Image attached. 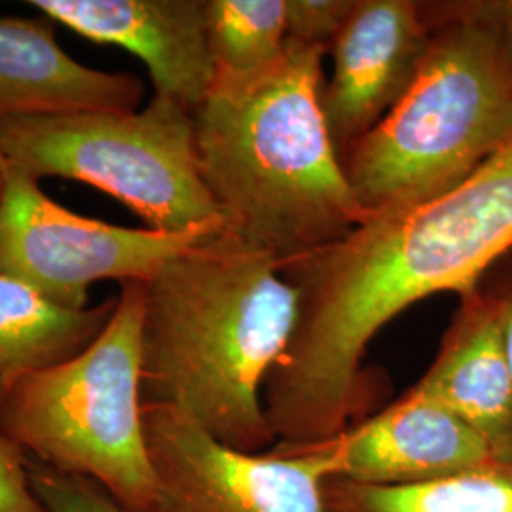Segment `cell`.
Here are the masks:
<instances>
[{"mask_svg": "<svg viewBox=\"0 0 512 512\" xmlns=\"http://www.w3.org/2000/svg\"><path fill=\"white\" fill-rule=\"evenodd\" d=\"M0 152L35 177L86 183L126 205L148 230H224L203 183L194 112L154 95L141 110H80L0 122Z\"/></svg>", "mask_w": 512, "mask_h": 512, "instance_id": "obj_6", "label": "cell"}, {"mask_svg": "<svg viewBox=\"0 0 512 512\" xmlns=\"http://www.w3.org/2000/svg\"><path fill=\"white\" fill-rule=\"evenodd\" d=\"M359 0H287L289 40L330 52Z\"/></svg>", "mask_w": 512, "mask_h": 512, "instance_id": "obj_18", "label": "cell"}, {"mask_svg": "<svg viewBox=\"0 0 512 512\" xmlns=\"http://www.w3.org/2000/svg\"><path fill=\"white\" fill-rule=\"evenodd\" d=\"M116 296L84 310L61 308L0 274V408L25 376L73 359L103 332Z\"/></svg>", "mask_w": 512, "mask_h": 512, "instance_id": "obj_14", "label": "cell"}, {"mask_svg": "<svg viewBox=\"0 0 512 512\" xmlns=\"http://www.w3.org/2000/svg\"><path fill=\"white\" fill-rule=\"evenodd\" d=\"M143 425L158 482L148 512H327L311 459L230 448L169 406L143 404Z\"/></svg>", "mask_w": 512, "mask_h": 512, "instance_id": "obj_8", "label": "cell"}, {"mask_svg": "<svg viewBox=\"0 0 512 512\" xmlns=\"http://www.w3.org/2000/svg\"><path fill=\"white\" fill-rule=\"evenodd\" d=\"M55 27L46 16L0 18V122L80 110H137L143 82L76 61L57 42Z\"/></svg>", "mask_w": 512, "mask_h": 512, "instance_id": "obj_13", "label": "cell"}, {"mask_svg": "<svg viewBox=\"0 0 512 512\" xmlns=\"http://www.w3.org/2000/svg\"><path fill=\"white\" fill-rule=\"evenodd\" d=\"M325 54L289 40L268 71L215 78L194 110L198 165L224 232L279 268L366 220L321 105Z\"/></svg>", "mask_w": 512, "mask_h": 512, "instance_id": "obj_3", "label": "cell"}, {"mask_svg": "<svg viewBox=\"0 0 512 512\" xmlns=\"http://www.w3.org/2000/svg\"><path fill=\"white\" fill-rule=\"evenodd\" d=\"M511 253L512 141L454 190L366 217L281 266L298 291V321L262 393L277 444L344 433L361 408L372 338L429 296L475 293Z\"/></svg>", "mask_w": 512, "mask_h": 512, "instance_id": "obj_1", "label": "cell"}, {"mask_svg": "<svg viewBox=\"0 0 512 512\" xmlns=\"http://www.w3.org/2000/svg\"><path fill=\"white\" fill-rule=\"evenodd\" d=\"M298 321V291L272 256L224 230L145 281L141 399L181 410L222 444H277L264 384Z\"/></svg>", "mask_w": 512, "mask_h": 512, "instance_id": "obj_2", "label": "cell"}, {"mask_svg": "<svg viewBox=\"0 0 512 512\" xmlns=\"http://www.w3.org/2000/svg\"><path fill=\"white\" fill-rule=\"evenodd\" d=\"M116 298L88 348L14 385L0 408V435L31 458L99 482L126 511L148 512L158 482L141 399L145 283H122Z\"/></svg>", "mask_w": 512, "mask_h": 512, "instance_id": "obj_5", "label": "cell"}, {"mask_svg": "<svg viewBox=\"0 0 512 512\" xmlns=\"http://www.w3.org/2000/svg\"><path fill=\"white\" fill-rule=\"evenodd\" d=\"M27 461L25 450L0 435V512H48L31 488Z\"/></svg>", "mask_w": 512, "mask_h": 512, "instance_id": "obj_19", "label": "cell"}, {"mask_svg": "<svg viewBox=\"0 0 512 512\" xmlns=\"http://www.w3.org/2000/svg\"><path fill=\"white\" fill-rule=\"evenodd\" d=\"M501 264L507 268L501 270L499 266H494L492 270L497 272L495 279L486 275L478 287H482L494 298L495 306L499 310L503 334H505V348H507V357H509L512 372V260H509V256H505L501 260Z\"/></svg>", "mask_w": 512, "mask_h": 512, "instance_id": "obj_20", "label": "cell"}, {"mask_svg": "<svg viewBox=\"0 0 512 512\" xmlns=\"http://www.w3.org/2000/svg\"><path fill=\"white\" fill-rule=\"evenodd\" d=\"M33 492L48 512H128L92 478L59 471L27 454Z\"/></svg>", "mask_w": 512, "mask_h": 512, "instance_id": "obj_17", "label": "cell"}, {"mask_svg": "<svg viewBox=\"0 0 512 512\" xmlns=\"http://www.w3.org/2000/svg\"><path fill=\"white\" fill-rule=\"evenodd\" d=\"M495 4H497V12L512 38V0H495Z\"/></svg>", "mask_w": 512, "mask_h": 512, "instance_id": "obj_22", "label": "cell"}, {"mask_svg": "<svg viewBox=\"0 0 512 512\" xmlns=\"http://www.w3.org/2000/svg\"><path fill=\"white\" fill-rule=\"evenodd\" d=\"M8 179H10V164L4 158V154L0 152V211H2V203H4V198H6Z\"/></svg>", "mask_w": 512, "mask_h": 512, "instance_id": "obj_21", "label": "cell"}, {"mask_svg": "<svg viewBox=\"0 0 512 512\" xmlns=\"http://www.w3.org/2000/svg\"><path fill=\"white\" fill-rule=\"evenodd\" d=\"M425 10L429 42L412 84L344 158L366 217L439 198L512 141V38L495 0Z\"/></svg>", "mask_w": 512, "mask_h": 512, "instance_id": "obj_4", "label": "cell"}, {"mask_svg": "<svg viewBox=\"0 0 512 512\" xmlns=\"http://www.w3.org/2000/svg\"><path fill=\"white\" fill-rule=\"evenodd\" d=\"M215 78L264 73L287 50V0H207Z\"/></svg>", "mask_w": 512, "mask_h": 512, "instance_id": "obj_16", "label": "cell"}, {"mask_svg": "<svg viewBox=\"0 0 512 512\" xmlns=\"http://www.w3.org/2000/svg\"><path fill=\"white\" fill-rule=\"evenodd\" d=\"M268 452L311 459L327 478L365 486H416L495 461L471 425L410 389L380 414L329 440L275 444Z\"/></svg>", "mask_w": 512, "mask_h": 512, "instance_id": "obj_9", "label": "cell"}, {"mask_svg": "<svg viewBox=\"0 0 512 512\" xmlns=\"http://www.w3.org/2000/svg\"><path fill=\"white\" fill-rule=\"evenodd\" d=\"M207 0H31L40 16L95 44L124 48L147 67L154 95L198 109L215 84Z\"/></svg>", "mask_w": 512, "mask_h": 512, "instance_id": "obj_11", "label": "cell"}, {"mask_svg": "<svg viewBox=\"0 0 512 512\" xmlns=\"http://www.w3.org/2000/svg\"><path fill=\"white\" fill-rule=\"evenodd\" d=\"M327 512H512V463L490 461L416 486L323 480Z\"/></svg>", "mask_w": 512, "mask_h": 512, "instance_id": "obj_15", "label": "cell"}, {"mask_svg": "<svg viewBox=\"0 0 512 512\" xmlns=\"http://www.w3.org/2000/svg\"><path fill=\"white\" fill-rule=\"evenodd\" d=\"M429 42L425 2L359 0L334 40L332 73L321 105L332 143L344 158L397 105Z\"/></svg>", "mask_w": 512, "mask_h": 512, "instance_id": "obj_10", "label": "cell"}, {"mask_svg": "<svg viewBox=\"0 0 512 512\" xmlns=\"http://www.w3.org/2000/svg\"><path fill=\"white\" fill-rule=\"evenodd\" d=\"M220 232L165 234L90 219L54 202L38 179L10 165L0 211V274L61 308L84 310L95 283H145L169 260Z\"/></svg>", "mask_w": 512, "mask_h": 512, "instance_id": "obj_7", "label": "cell"}, {"mask_svg": "<svg viewBox=\"0 0 512 512\" xmlns=\"http://www.w3.org/2000/svg\"><path fill=\"white\" fill-rule=\"evenodd\" d=\"M410 391L456 414L512 463L511 365L499 310L482 287L459 298L437 359Z\"/></svg>", "mask_w": 512, "mask_h": 512, "instance_id": "obj_12", "label": "cell"}]
</instances>
